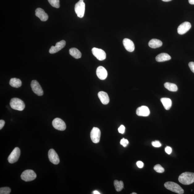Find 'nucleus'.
<instances>
[{
    "instance_id": "nucleus-1",
    "label": "nucleus",
    "mask_w": 194,
    "mask_h": 194,
    "mask_svg": "<svg viewBox=\"0 0 194 194\" xmlns=\"http://www.w3.org/2000/svg\"><path fill=\"white\" fill-rule=\"evenodd\" d=\"M179 182L183 184L189 185L194 182V173L186 172L180 175L178 178Z\"/></svg>"
},
{
    "instance_id": "nucleus-2",
    "label": "nucleus",
    "mask_w": 194,
    "mask_h": 194,
    "mask_svg": "<svg viewBox=\"0 0 194 194\" xmlns=\"http://www.w3.org/2000/svg\"><path fill=\"white\" fill-rule=\"evenodd\" d=\"M164 186L168 190L179 194H182L184 193V190L182 187L175 182H167L164 184Z\"/></svg>"
},
{
    "instance_id": "nucleus-3",
    "label": "nucleus",
    "mask_w": 194,
    "mask_h": 194,
    "mask_svg": "<svg viewBox=\"0 0 194 194\" xmlns=\"http://www.w3.org/2000/svg\"><path fill=\"white\" fill-rule=\"evenodd\" d=\"M10 105L12 109L20 111H23L25 107L23 101L17 98H14L11 99Z\"/></svg>"
},
{
    "instance_id": "nucleus-4",
    "label": "nucleus",
    "mask_w": 194,
    "mask_h": 194,
    "mask_svg": "<svg viewBox=\"0 0 194 194\" xmlns=\"http://www.w3.org/2000/svg\"><path fill=\"white\" fill-rule=\"evenodd\" d=\"M37 177L36 174L32 170H26L22 173L21 179L25 182H30L34 180Z\"/></svg>"
},
{
    "instance_id": "nucleus-5",
    "label": "nucleus",
    "mask_w": 194,
    "mask_h": 194,
    "mask_svg": "<svg viewBox=\"0 0 194 194\" xmlns=\"http://www.w3.org/2000/svg\"><path fill=\"white\" fill-rule=\"evenodd\" d=\"M85 4L83 0H80L75 6V11L78 17L82 18L84 15Z\"/></svg>"
},
{
    "instance_id": "nucleus-6",
    "label": "nucleus",
    "mask_w": 194,
    "mask_h": 194,
    "mask_svg": "<svg viewBox=\"0 0 194 194\" xmlns=\"http://www.w3.org/2000/svg\"><path fill=\"white\" fill-rule=\"evenodd\" d=\"M20 154V150L19 148H15L8 157V162L11 164L16 162L19 159Z\"/></svg>"
},
{
    "instance_id": "nucleus-7",
    "label": "nucleus",
    "mask_w": 194,
    "mask_h": 194,
    "mask_svg": "<svg viewBox=\"0 0 194 194\" xmlns=\"http://www.w3.org/2000/svg\"><path fill=\"white\" fill-rule=\"evenodd\" d=\"M101 131L100 129L97 127H94L90 133V137L92 142L98 144L100 141Z\"/></svg>"
},
{
    "instance_id": "nucleus-8",
    "label": "nucleus",
    "mask_w": 194,
    "mask_h": 194,
    "mask_svg": "<svg viewBox=\"0 0 194 194\" xmlns=\"http://www.w3.org/2000/svg\"><path fill=\"white\" fill-rule=\"evenodd\" d=\"M52 125L54 129L59 131H65L66 129V125L64 121L59 118L54 119L53 121Z\"/></svg>"
},
{
    "instance_id": "nucleus-9",
    "label": "nucleus",
    "mask_w": 194,
    "mask_h": 194,
    "mask_svg": "<svg viewBox=\"0 0 194 194\" xmlns=\"http://www.w3.org/2000/svg\"><path fill=\"white\" fill-rule=\"evenodd\" d=\"M92 52L94 56L99 61L104 60L106 58L105 52L100 48H92Z\"/></svg>"
},
{
    "instance_id": "nucleus-10",
    "label": "nucleus",
    "mask_w": 194,
    "mask_h": 194,
    "mask_svg": "<svg viewBox=\"0 0 194 194\" xmlns=\"http://www.w3.org/2000/svg\"><path fill=\"white\" fill-rule=\"evenodd\" d=\"M31 86L32 91L35 94L39 96L43 95L44 94L43 90L38 82L36 80L32 81Z\"/></svg>"
},
{
    "instance_id": "nucleus-11",
    "label": "nucleus",
    "mask_w": 194,
    "mask_h": 194,
    "mask_svg": "<svg viewBox=\"0 0 194 194\" xmlns=\"http://www.w3.org/2000/svg\"><path fill=\"white\" fill-rule=\"evenodd\" d=\"M48 158L50 161L55 165H57L60 162L59 156L54 149H51L48 152Z\"/></svg>"
},
{
    "instance_id": "nucleus-12",
    "label": "nucleus",
    "mask_w": 194,
    "mask_h": 194,
    "mask_svg": "<svg viewBox=\"0 0 194 194\" xmlns=\"http://www.w3.org/2000/svg\"><path fill=\"white\" fill-rule=\"evenodd\" d=\"M191 27V25L188 22H185L179 26L178 32L180 35H183L188 31Z\"/></svg>"
},
{
    "instance_id": "nucleus-13",
    "label": "nucleus",
    "mask_w": 194,
    "mask_h": 194,
    "mask_svg": "<svg viewBox=\"0 0 194 194\" xmlns=\"http://www.w3.org/2000/svg\"><path fill=\"white\" fill-rule=\"evenodd\" d=\"M66 44V42L65 40H61L58 42L56 44V46H53L50 48L49 52L50 54H54L58 52L64 48Z\"/></svg>"
},
{
    "instance_id": "nucleus-14",
    "label": "nucleus",
    "mask_w": 194,
    "mask_h": 194,
    "mask_svg": "<svg viewBox=\"0 0 194 194\" xmlns=\"http://www.w3.org/2000/svg\"><path fill=\"white\" fill-rule=\"evenodd\" d=\"M96 72L97 76L100 80H104L107 78L108 72L103 66H99L97 68Z\"/></svg>"
},
{
    "instance_id": "nucleus-15",
    "label": "nucleus",
    "mask_w": 194,
    "mask_h": 194,
    "mask_svg": "<svg viewBox=\"0 0 194 194\" xmlns=\"http://www.w3.org/2000/svg\"><path fill=\"white\" fill-rule=\"evenodd\" d=\"M123 44L125 49L128 52H133L135 49L133 42L129 39L127 38L124 39L123 40Z\"/></svg>"
},
{
    "instance_id": "nucleus-16",
    "label": "nucleus",
    "mask_w": 194,
    "mask_h": 194,
    "mask_svg": "<svg viewBox=\"0 0 194 194\" xmlns=\"http://www.w3.org/2000/svg\"><path fill=\"white\" fill-rule=\"evenodd\" d=\"M136 114L139 116H147L150 114V111L148 108L145 106L139 107L136 110Z\"/></svg>"
},
{
    "instance_id": "nucleus-17",
    "label": "nucleus",
    "mask_w": 194,
    "mask_h": 194,
    "mask_svg": "<svg viewBox=\"0 0 194 194\" xmlns=\"http://www.w3.org/2000/svg\"><path fill=\"white\" fill-rule=\"evenodd\" d=\"M35 15L42 21H47L48 19V14L41 8H37L35 11Z\"/></svg>"
},
{
    "instance_id": "nucleus-18",
    "label": "nucleus",
    "mask_w": 194,
    "mask_h": 194,
    "mask_svg": "<svg viewBox=\"0 0 194 194\" xmlns=\"http://www.w3.org/2000/svg\"><path fill=\"white\" fill-rule=\"evenodd\" d=\"M98 96L103 104L107 105L109 103V97L106 92L102 91L99 92Z\"/></svg>"
},
{
    "instance_id": "nucleus-19",
    "label": "nucleus",
    "mask_w": 194,
    "mask_h": 194,
    "mask_svg": "<svg viewBox=\"0 0 194 194\" xmlns=\"http://www.w3.org/2000/svg\"><path fill=\"white\" fill-rule=\"evenodd\" d=\"M171 57L168 54L162 53L158 55L156 57V60L158 62H163L170 60Z\"/></svg>"
},
{
    "instance_id": "nucleus-20",
    "label": "nucleus",
    "mask_w": 194,
    "mask_h": 194,
    "mask_svg": "<svg viewBox=\"0 0 194 194\" xmlns=\"http://www.w3.org/2000/svg\"><path fill=\"white\" fill-rule=\"evenodd\" d=\"M162 45V41L157 39H152L149 43V47L154 48L160 47Z\"/></svg>"
},
{
    "instance_id": "nucleus-21",
    "label": "nucleus",
    "mask_w": 194,
    "mask_h": 194,
    "mask_svg": "<svg viewBox=\"0 0 194 194\" xmlns=\"http://www.w3.org/2000/svg\"><path fill=\"white\" fill-rule=\"evenodd\" d=\"M69 52L70 54L74 58L78 59L81 58V53L78 48H70Z\"/></svg>"
},
{
    "instance_id": "nucleus-22",
    "label": "nucleus",
    "mask_w": 194,
    "mask_h": 194,
    "mask_svg": "<svg viewBox=\"0 0 194 194\" xmlns=\"http://www.w3.org/2000/svg\"><path fill=\"white\" fill-rule=\"evenodd\" d=\"M165 109L167 110L170 109L172 106V101L171 99L168 98H162L161 99Z\"/></svg>"
},
{
    "instance_id": "nucleus-23",
    "label": "nucleus",
    "mask_w": 194,
    "mask_h": 194,
    "mask_svg": "<svg viewBox=\"0 0 194 194\" xmlns=\"http://www.w3.org/2000/svg\"><path fill=\"white\" fill-rule=\"evenodd\" d=\"M22 82L19 79L12 78L10 82V84L12 87L18 88L22 86Z\"/></svg>"
},
{
    "instance_id": "nucleus-24",
    "label": "nucleus",
    "mask_w": 194,
    "mask_h": 194,
    "mask_svg": "<svg viewBox=\"0 0 194 194\" xmlns=\"http://www.w3.org/2000/svg\"><path fill=\"white\" fill-rule=\"evenodd\" d=\"M164 87L166 89L171 91L175 92L178 90L177 86L175 84L166 82L164 84Z\"/></svg>"
},
{
    "instance_id": "nucleus-25",
    "label": "nucleus",
    "mask_w": 194,
    "mask_h": 194,
    "mask_svg": "<svg viewBox=\"0 0 194 194\" xmlns=\"http://www.w3.org/2000/svg\"><path fill=\"white\" fill-rule=\"evenodd\" d=\"M114 186L116 191L120 192L122 190L124 187V184L122 181L115 180L114 182Z\"/></svg>"
},
{
    "instance_id": "nucleus-26",
    "label": "nucleus",
    "mask_w": 194,
    "mask_h": 194,
    "mask_svg": "<svg viewBox=\"0 0 194 194\" xmlns=\"http://www.w3.org/2000/svg\"><path fill=\"white\" fill-rule=\"evenodd\" d=\"M48 2L53 7L58 8L60 7L59 0H48Z\"/></svg>"
},
{
    "instance_id": "nucleus-27",
    "label": "nucleus",
    "mask_w": 194,
    "mask_h": 194,
    "mask_svg": "<svg viewBox=\"0 0 194 194\" xmlns=\"http://www.w3.org/2000/svg\"><path fill=\"white\" fill-rule=\"evenodd\" d=\"M11 192V189L8 187H2L0 188V194H9Z\"/></svg>"
},
{
    "instance_id": "nucleus-28",
    "label": "nucleus",
    "mask_w": 194,
    "mask_h": 194,
    "mask_svg": "<svg viewBox=\"0 0 194 194\" xmlns=\"http://www.w3.org/2000/svg\"><path fill=\"white\" fill-rule=\"evenodd\" d=\"M154 169L158 173H162L164 172V169L159 164H157L154 167Z\"/></svg>"
},
{
    "instance_id": "nucleus-29",
    "label": "nucleus",
    "mask_w": 194,
    "mask_h": 194,
    "mask_svg": "<svg viewBox=\"0 0 194 194\" xmlns=\"http://www.w3.org/2000/svg\"><path fill=\"white\" fill-rule=\"evenodd\" d=\"M120 144L121 145H122L123 147H125L129 144V141L126 139L123 138L121 140Z\"/></svg>"
},
{
    "instance_id": "nucleus-30",
    "label": "nucleus",
    "mask_w": 194,
    "mask_h": 194,
    "mask_svg": "<svg viewBox=\"0 0 194 194\" xmlns=\"http://www.w3.org/2000/svg\"><path fill=\"white\" fill-rule=\"evenodd\" d=\"M152 145L153 146L156 147H159L162 146V144L159 141H155L152 142Z\"/></svg>"
},
{
    "instance_id": "nucleus-31",
    "label": "nucleus",
    "mask_w": 194,
    "mask_h": 194,
    "mask_svg": "<svg viewBox=\"0 0 194 194\" xmlns=\"http://www.w3.org/2000/svg\"><path fill=\"white\" fill-rule=\"evenodd\" d=\"M125 130V127L124 125H121L120 127L119 128L118 131L119 133L121 134H123L124 133Z\"/></svg>"
},
{
    "instance_id": "nucleus-32",
    "label": "nucleus",
    "mask_w": 194,
    "mask_h": 194,
    "mask_svg": "<svg viewBox=\"0 0 194 194\" xmlns=\"http://www.w3.org/2000/svg\"><path fill=\"white\" fill-rule=\"evenodd\" d=\"M172 150L171 148L170 147L167 146L165 148V152H166V153L167 154H169V155L171 154L172 152Z\"/></svg>"
},
{
    "instance_id": "nucleus-33",
    "label": "nucleus",
    "mask_w": 194,
    "mask_h": 194,
    "mask_svg": "<svg viewBox=\"0 0 194 194\" xmlns=\"http://www.w3.org/2000/svg\"><path fill=\"white\" fill-rule=\"evenodd\" d=\"M137 165L140 168H142L144 166V164L142 162L139 161L136 163Z\"/></svg>"
},
{
    "instance_id": "nucleus-34",
    "label": "nucleus",
    "mask_w": 194,
    "mask_h": 194,
    "mask_svg": "<svg viewBox=\"0 0 194 194\" xmlns=\"http://www.w3.org/2000/svg\"><path fill=\"white\" fill-rule=\"evenodd\" d=\"M189 67L190 68L191 71L194 73V62H190L189 63Z\"/></svg>"
},
{
    "instance_id": "nucleus-35",
    "label": "nucleus",
    "mask_w": 194,
    "mask_h": 194,
    "mask_svg": "<svg viewBox=\"0 0 194 194\" xmlns=\"http://www.w3.org/2000/svg\"><path fill=\"white\" fill-rule=\"evenodd\" d=\"M5 121L3 120H0V129H3L4 124H5Z\"/></svg>"
},
{
    "instance_id": "nucleus-36",
    "label": "nucleus",
    "mask_w": 194,
    "mask_h": 194,
    "mask_svg": "<svg viewBox=\"0 0 194 194\" xmlns=\"http://www.w3.org/2000/svg\"><path fill=\"white\" fill-rule=\"evenodd\" d=\"M189 3L191 4H194V0H188Z\"/></svg>"
},
{
    "instance_id": "nucleus-37",
    "label": "nucleus",
    "mask_w": 194,
    "mask_h": 194,
    "mask_svg": "<svg viewBox=\"0 0 194 194\" xmlns=\"http://www.w3.org/2000/svg\"><path fill=\"white\" fill-rule=\"evenodd\" d=\"M93 194H100V193L98 191H95L93 192Z\"/></svg>"
},
{
    "instance_id": "nucleus-38",
    "label": "nucleus",
    "mask_w": 194,
    "mask_h": 194,
    "mask_svg": "<svg viewBox=\"0 0 194 194\" xmlns=\"http://www.w3.org/2000/svg\"><path fill=\"white\" fill-rule=\"evenodd\" d=\"M162 1L165 2H168L172 1V0H162Z\"/></svg>"
},
{
    "instance_id": "nucleus-39",
    "label": "nucleus",
    "mask_w": 194,
    "mask_h": 194,
    "mask_svg": "<svg viewBox=\"0 0 194 194\" xmlns=\"http://www.w3.org/2000/svg\"><path fill=\"white\" fill-rule=\"evenodd\" d=\"M132 194H137V193H136L133 192V193H132Z\"/></svg>"
}]
</instances>
